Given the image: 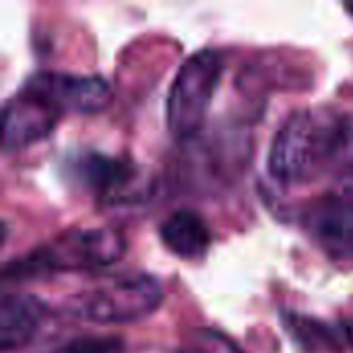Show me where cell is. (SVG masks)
I'll list each match as a JSON object with an SVG mask.
<instances>
[{
    "label": "cell",
    "mask_w": 353,
    "mask_h": 353,
    "mask_svg": "<svg viewBox=\"0 0 353 353\" xmlns=\"http://www.w3.org/2000/svg\"><path fill=\"white\" fill-rule=\"evenodd\" d=\"M163 300L159 281L145 273L108 279L70 302V312L93 325H124L149 316Z\"/></svg>",
    "instance_id": "obj_4"
},
{
    "label": "cell",
    "mask_w": 353,
    "mask_h": 353,
    "mask_svg": "<svg viewBox=\"0 0 353 353\" xmlns=\"http://www.w3.org/2000/svg\"><path fill=\"white\" fill-rule=\"evenodd\" d=\"M221 72L223 56L213 48L199 50L182 62L165 101V122L174 137L190 139L201 130Z\"/></svg>",
    "instance_id": "obj_3"
},
{
    "label": "cell",
    "mask_w": 353,
    "mask_h": 353,
    "mask_svg": "<svg viewBox=\"0 0 353 353\" xmlns=\"http://www.w3.org/2000/svg\"><path fill=\"white\" fill-rule=\"evenodd\" d=\"M339 331H341V335L347 339V343H350V345L353 347V319L352 321H345V323H341V329H339Z\"/></svg>",
    "instance_id": "obj_15"
},
{
    "label": "cell",
    "mask_w": 353,
    "mask_h": 353,
    "mask_svg": "<svg viewBox=\"0 0 353 353\" xmlns=\"http://www.w3.org/2000/svg\"><path fill=\"white\" fill-rule=\"evenodd\" d=\"M159 238L180 259H199L211 244V230L192 209H178L159 225Z\"/></svg>",
    "instance_id": "obj_10"
},
{
    "label": "cell",
    "mask_w": 353,
    "mask_h": 353,
    "mask_svg": "<svg viewBox=\"0 0 353 353\" xmlns=\"http://www.w3.org/2000/svg\"><path fill=\"white\" fill-rule=\"evenodd\" d=\"M350 137L347 118L333 110H298L288 116L271 143L269 172L277 182L306 184L331 165Z\"/></svg>",
    "instance_id": "obj_1"
},
{
    "label": "cell",
    "mask_w": 353,
    "mask_h": 353,
    "mask_svg": "<svg viewBox=\"0 0 353 353\" xmlns=\"http://www.w3.org/2000/svg\"><path fill=\"white\" fill-rule=\"evenodd\" d=\"M283 323L288 333L296 339V343L308 353H331L339 347L341 331H333L321 321L308 319L304 314L288 312L283 314Z\"/></svg>",
    "instance_id": "obj_11"
},
{
    "label": "cell",
    "mask_w": 353,
    "mask_h": 353,
    "mask_svg": "<svg viewBox=\"0 0 353 353\" xmlns=\"http://www.w3.org/2000/svg\"><path fill=\"white\" fill-rule=\"evenodd\" d=\"M304 230L333 261L353 263V201L321 196L302 215Z\"/></svg>",
    "instance_id": "obj_7"
},
{
    "label": "cell",
    "mask_w": 353,
    "mask_h": 353,
    "mask_svg": "<svg viewBox=\"0 0 353 353\" xmlns=\"http://www.w3.org/2000/svg\"><path fill=\"white\" fill-rule=\"evenodd\" d=\"M64 353H124L122 341L114 337H85L72 341Z\"/></svg>",
    "instance_id": "obj_13"
},
{
    "label": "cell",
    "mask_w": 353,
    "mask_h": 353,
    "mask_svg": "<svg viewBox=\"0 0 353 353\" xmlns=\"http://www.w3.org/2000/svg\"><path fill=\"white\" fill-rule=\"evenodd\" d=\"M23 87L37 93L60 114H93L103 110L112 97L108 83L97 74L41 70L31 74Z\"/></svg>",
    "instance_id": "obj_5"
},
{
    "label": "cell",
    "mask_w": 353,
    "mask_h": 353,
    "mask_svg": "<svg viewBox=\"0 0 353 353\" xmlns=\"http://www.w3.org/2000/svg\"><path fill=\"white\" fill-rule=\"evenodd\" d=\"M48 316L46 304L27 294H6L0 302V347L12 352L25 347Z\"/></svg>",
    "instance_id": "obj_9"
},
{
    "label": "cell",
    "mask_w": 353,
    "mask_h": 353,
    "mask_svg": "<svg viewBox=\"0 0 353 353\" xmlns=\"http://www.w3.org/2000/svg\"><path fill=\"white\" fill-rule=\"evenodd\" d=\"M178 353H242L236 343H232L223 333L219 331H211V329H203V331H194L190 333Z\"/></svg>",
    "instance_id": "obj_12"
},
{
    "label": "cell",
    "mask_w": 353,
    "mask_h": 353,
    "mask_svg": "<svg viewBox=\"0 0 353 353\" xmlns=\"http://www.w3.org/2000/svg\"><path fill=\"white\" fill-rule=\"evenodd\" d=\"M62 114L37 93L23 87L2 108V147L23 149L48 137Z\"/></svg>",
    "instance_id": "obj_8"
},
{
    "label": "cell",
    "mask_w": 353,
    "mask_h": 353,
    "mask_svg": "<svg viewBox=\"0 0 353 353\" xmlns=\"http://www.w3.org/2000/svg\"><path fill=\"white\" fill-rule=\"evenodd\" d=\"M337 188H339V196L353 201V161L341 170L337 178Z\"/></svg>",
    "instance_id": "obj_14"
},
{
    "label": "cell",
    "mask_w": 353,
    "mask_h": 353,
    "mask_svg": "<svg viewBox=\"0 0 353 353\" xmlns=\"http://www.w3.org/2000/svg\"><path fill=\"white\" fill-rule=\"evenodd\" d=\"M81 165L85 182L95 190L101 203L132 205L137 201H147L153 190L151 176L132 161L89 155L85 161H81Z\"/></svg>",
    "instance_id": "obj_6"
},
{
    "label": "cell",
    "mask_w": 353,
    "mask_h": 353,
    "mask_svg": "<svg viewBox=\"0 0 353 353\" xmlns=\"http://www.w3.org/2000/svg\"><path fill=\"white\" fill-rule=\"evenodd\" d=\"M126 242L112 228H85L56 236L29 254L6 263L4 279H31L72 271H97L122 259Z\"/></svg>",
    "instance_id": "obj_2"
}]
</instances>
